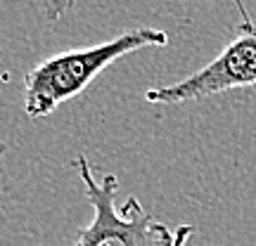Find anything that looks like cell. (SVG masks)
Returning a JSON list of instances; mask_svg holds the SVG:
<instances>
[{"label": "cell", "mask_w": 256, "mask_h": 246, "mask_svg": "<svg viewBox=\"0 0 256 246\" xmlns=\"http://www.w3.org/2000/svg\"><path fill=\"white\" fill-rule=\"evenodd\" d=\"M2 152H5V145H0V161H2ZM0 216H2V204H0Z\"/></svg>", "instance_id": "cell-6"}, {"label": "cell", "mask_w": 256, "mask_h": 246, "mask_svg": "<svg viewBox=\"0 0 256 246\" xmlns=\"http://www.w3.org/2000/svg\"><path fill=\"white\" fill-rule=\"evenodd\" d=\"M76 171L92 206V220L78 230L69 246H174L176 232L145 211L138 197L116 204L119 178L114 173L107 171L95 178L86 154L76 156Z\"/></svg>", "instance_id": "cell-2"}, {"label": "cell", "mask_w": 256, "mask_h": 246, "mask_svg": "<svg viewBox=\"0 0 256 246\" xmlns=\"http://www.w3.org/2000/svg\"><path fill=\"white\" fill-rule=\"evenodd\" d=\"M74 7H76V0H46V17L50 21H60Z\"/></svg>", "instance_id": "cell-4"}, {"label": "cell", "mask_w": 256, "mask_h": 246, "mask_svg": "<svg viewBox=\"0 0 256 246\" xmlns=\"http://www.w3.org/2000/svg\"><path fill=\"white\" fill-rule=\"evenodd\" d=\"M235 5L242 14L235 38L200 71L171 85L145 90V100L150 104H183L235 88L256 85V24L249 19L242 0H235Z\"/></svg>", "instance_id": "cell-3"}, {"label": "cell", "mask_w": 256, "mask_h": 246, "mask_svg": "<svg viewBox=\"0 0 256 246\" xmlns=\"http://www.w3.org/2000/svg\"><path fill=\"white\" fill-rule=\"evenodd\" d=\"M194 235V228L192 225H180L176 230V239H174V246H188V242L192 239Z\"/></svg>", "instance_id": "cell-5"}, {"label": "cell", "mask_w": 256, "mask_h": 246, "mask_svg": "<svg viewBox=\"0 0 256 246\" xmlns=\"http://www.w3.org/2000/svg\"><path fill=\"white\" fill-rule=\"evenodd\" d=\"M168 45V33L162 28L138 26L90 47H76L46 57L24 76V111L28 119H43L78 97L107 66L133 55L142 47Z\"/></svg>", "instance_id": "cell-1"}]
</instances>
